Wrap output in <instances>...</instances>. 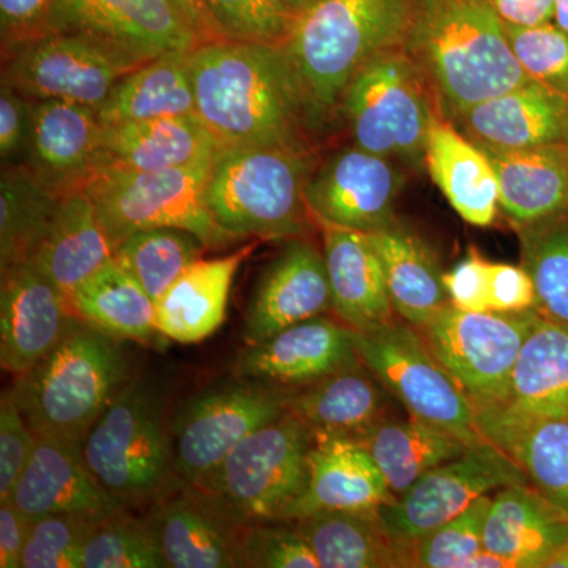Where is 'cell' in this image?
I'll use <instances>...</instances> for the list:
<instances>
[{
  "label": "cell",
  "instance_id": "cell-1",
  "mask_svg": "<svg viewBox=\"0 0 568 568\" xmlns=\"http://www.w3.org/2000/svg\"><path fill=\"white\" fill-rule=\"evenodd\" d=\"M196 114L222 148L313 149L282 47L211 40L186 54Z\"/></svg>",
  "mask_w": 568,
  "mask_h": 568
},
{
  "label": "cell",
  "instance_id": "cell-2",
  "mask_svg": "<svg viewBox=\"0 0 568 568\" xmlns=\"http://www.w3.org/2000/svg\"><path fill=\"white\" fill-rule=\"evenodd\" d=\"M403 50L424 74L440 118L450 122L530 81L491 0H410Z\"/></svg>",
  "mask_w": 568,
  "mask_h": 568
},
{
  "label": "cell",
  "instance_id": "cell-3",
  "mask_svg": "<svg viewBox=\"0 0 568 568\" xmlns=\"http://www.w3.org/2000/svg\"><path fill=\"white\" fill-rule=\"evenodd\" d=\"M410 0H323L295 20L282 44L312 136L339 118L347 85L365 63L405 47Z\"/></svg>",
  "mask_w": 568,
  "mask_h": 568
},
{
  "label": "cell",
  "instance_id": "cell-4",
  "mask_svg": "<svg viewBox=\"0 0 568 568\" xmlns=\"http://www.w3.org/2000/svg\"><path fill=\"white\" fill-rule=\"evenodd\" d=\"M122 343L77 320L47 357L17 376L10 392L37 436L81 448L132 381Z\"/></svg>",
  "mask_w": 568,
  "mask_h": 568
},
{
  "label": "cell",
  "instance_id": "cell-5",
  "mask_svg": "<svg viewBox=\"0 0 568 568\" xmlns=\"http://www.w3.org/2000/svg\"><path fill=\"white\" fill-rule=\"evenodd\" d=\"M316 164L313 149L220 148L205 186L209 211L239 241L305 237L313 222L305 189Z\"/></svg>",
  "mask_w": 568,
  "mask_h": 568
},
{
  "label": "cell",
  "instance_id": "cell-6",
  "mask_svg": "<svg viewBox=\"0 0 568 568\" xmlns=\"http://www.w3.org/2000/svg\"><path fill=\"white\" fill-rule=\"evenodd\" d=\"M81 455L97 484L129 510L151 507L182 480L162 402L142 381L115 396L82 440Z\"/></svg>",
  "mask_w": 568,
  "mask_h": 568
},
{
  "label": "cell",
  "instance_id": "cell-7",
  "mask_svg": "<svg viewBox=\"0 0 568 568\" xmlns=\"http://www.w3.org/2000/svg\"><path fill=\"white\" fill-rule=\"evenodd\" d=\"M436 115L424 74L403 48L365 63L339 104V118L355 145L413 170L425 166L426 140Z\"/></svg>",
  "mask_w": 568,
  "mask_h": 568
},
{
  "label": "cell",
  "instance_id": "cell-8",
  "mask_svg": "<svg viewBox=\"0 0 568 568\" xmlns=\"http://www.w3.org/2000/svg\"><path fill=\"white\" fill-rule=\"evenodd\" d=\"M313 440L308 426L286 410L242 440L196 487L242 525L286 521L308 484Z\"/></svg>",
  "mask_w": 568,
  "mask_h": 568
},
{
  "label": "cell",
  "instance_id": "cell-9",
  "mask_svg": "<svg viewBox=\"0 0 568 568\" xmlns=\"http://www.w3.org/2000/svg\"><path fill=\"white\" fill-rule=\"evenodd\" d=\"M212 163L153 173L103 168L84 192L114 248L138 231L178 227L196 235L209 250H220L241 241L209 211L205 186Z\"/></svg>",
  "mask_w": 568,
  "mask_h": 568
},
{
  "label": "cell",
  "instance_id": "cell-10",
  "mask_svg": "<svg viewBox=\"0 0 568 568\" xmlns=\"http://www.w3.org/2000/svg\"><path fill=\"white\" fill-rule=\"evenodd\" d=\"M353 336L362 364L409 416L469 446L485 440L476 407L437 362L418 328L394 323L372 332L353 331Z\"/></svg>",
  "mask_w": 568,
  "mask_h": 568
},
{
  "label": "cell",
  "instance_id": "cell-11",
  "mask_svg": "<svg viewBox=\"0 0 568 568\" xmlns=\"http://www.w3.org/2000/svg\"><path fill=\"white\" fill-rule=\"evenodd\" d=\"M540 316L537 310L480 313L448 304L418 331L473 405H491L506 402L519 351Z\"/></svg>",
  "mask_w": 568,
  "mask_h": 568
},
{
  "label": "cell",
  "instance_id": "cell-12",
  "mask_svg": "<svg viewBox=\"0 0 568 568\" xmlns=\"http://www.w3.org/2000/svg\"><path fill=\"white\" fill-rule=\"evenodd\" d=\"M286 388L237 376L194 395L171 429L178 476L200 485L242 440L286 413Z\"/></svg>",
  "mask_w": 568,
  "mask_h": 568
},
{
  "label": "cell",
  "instance_id": "cell-13",
  "mask_svg": "<svg viewBox=\"0 0 568 568\" xmlns=\"http://www.w3.org/2000/svg\"><path fill=\"white\" fill-rule=\"evenodd\" d=\"M523 484L529 480L521 467L485 439L426 473L377 514L407 567L410 547L426 534L458 517L480 497Z\"/></svg>",
  "mask_w": 568,
  "mask_h": 568
},
{
  "label": "cell",
  "instance_id": "cell-14",
  "mask_svg": "<svg viewBox=\"0 0 568 568\" xmlns=\"http://www.w3.org/2000/svg\"><path fill=\"white\" fill-rule=\"evenodd\" d=\"M141 63L102 41L48 32L2 55V82L32 102L63 100L99 110L115 82Z\"/></svg>",
  "mask_w": 568,
  "mask_h": 568
},
{
  "label": "cell",
  "instance_id": "cell-15",
  "mask_svg": "<svg viewBox=\"0 0 568 568\" xmlns=\"http://www.w3.org/2000/svg\"><path fill=\"white\" fill-rule=\"evenodd\" d=\"M405 182L398 163L347 145L316 164L306 183V205L321 227L377 233L396 224V201Z\"/></svg>",
  "mask_w": 568,
  "mask_h": 568
},
{
  "label": "cell",
  "instance_id": "cell-16",
  "mask_svg": "<svg viewBox=\"0 0 568 568\" xmlns=\"http://www.w3.org/2000/svg\"><path fill=\"white\" fill-rule=\"evenodd\" d=\"M50 28L102 41L138 62L201 43L171 0H52Z\"/></svg>",
  "mask_w": 568,
  "mask_h": 568
},
{
  "label": "cell",
  "instance_id": "cell-17",
  "mask_svg": "<svg viewBox=\"0 0 568 568\" xmlns=\"http://www.w3.org/2000/svg\"><path fill=\"white\" fill-rule=\"evenodd\" d=\"M166 568H242L246 526L203 489L181 480L145 515Z\"/></svg>",
  "mask_w": 568,
  "mask_h": 568
},
{
  "label": "cell",
  "instance_id": "cell-18",
  "mask_svg": "<svg viewBox=\"0 0 568 568\" xmlns=\"http://www.w3.org/2000/svg\"><path fill=\"white\" fill-rule=\"evenodd\" d=\"M22 166L58 197L84 190L103 168V123L95 108L63 100L32 102Z\"/></svg>",
  "mask_w": 568,
  "mask_h": 568
},
{
  "label": "cell",
  "instance_id": "cell-19",
  "mask_svg": "<svg viewBox=\"0 0 568 568\" xmlns=\"http://www.w3.org/2000/svg\"><path fill=\"white\" fill-rule=\"evenodd\" d=\"M328 310L332 294L324 253L306 237L284 241L283 248L265 265L246 306L245 345H257Z\"/></svg>",
  "mask_w": 568,
  "mask_h": 568
},
{
  "label": "cell",
  "instance_id": "cell-20",
  "mask_svg": "<svg viewBox=\"0 0 568 568\" xmlns=\"http://www.w3.org/2000/svg\"><path fill=\"white\" fill-rule=\"evenodd\" d=\"M0 272V365L20 376L61 343L78 317L69 297L32 264Z\"/></svg>",
  "mask_w": 568,
  "mask_h": 568
},
{
  "label": "cell",
  "instance_id": "cell-21",
  "mask_svg": "<svg viewBox=\"0 0 568 568\" xmlns=\"http://www.w3.org/2000/svg\"><path fill=\"white\" fill-rule=\"evenodd\" d=\"M361 364L353 331L323 315L245 346L235 361L234 373L271 386L297 388Z\"/></svg>",
  "mask_w": 568,
  "mask_h": 568
},
{
  "label": "cell",
  "instance_id": "cell-22",
  "mask_svg": "<svg viewBox=\"0 0 568 568\" xmlns=\"http://www.w3.org/2000/svg\"><path fill=\"white\" fill-rule=\"evenodd\" d=\"M476 144L495 149H529L568 142V97L540 82L474 104L452 122Z\"/></svg>",
  "mask_w": 568,
  "mask_h": 568
},
{
  "label": "cell",
  "instance_id": "cell-23",
  "mask_svg": "<svg viewBox=\"0 0 568 568\" xmlns=\"http://www.w3.org/2000/svg\"><path fill=\"white\" fill-rule=\"evenodd\" d=\"M9 500L29 519L44 515L103 518L125 508L97 484L80 447L40 436Z\"/></svg>",
  "mask_w": 568,
  "mask_h": 568
},
{
  "label": "cell",
  "instance_id": "cell-24",
  "mask_svg": "<svg viewBox=\"0 0 568 568\" xmlns=\"http://www.w3.org/2000/svg\"><path fill=\"white\" fill-rule=\"evenodd\" d=\"M474 407L481 436L514 459L529 484L568 514V416H526L504 403Z\"/></svg>",
  "mask_w": 568,
  "mask_h": 568
},
{
  "label": "cell",
  "instance_id": "cell-25",
  "mask_svg": "<svg viewBox=\"0 0 568 568\" xmlns=\"http://www.w3.org/2000/svg\"><path fill=\"white\" fill-rule=\"evenodd\" d=\"M321 230L332 310L338 320L354 332L396 323L383 264L368 234L334 226Z\"/></svg>",
  "mask_w": 568,
  "mask_h": 568
},
{
  "label": "cell",
  "instance_id": "cell-26",
  "mask_svg": "<svg viewBox=\"0 0 568 568\" xmlns=\"http://www.w3.org/2000/svg\"><path fill=\"white\" fill-rule=\"evenodd\" d=\"M392 499L383 474L361 443L349 437H315L308 484L286 521L320 510H379Z\"/></svg>",
  "mask_w": 568,
  "mask_h": 568
},
{
  "label": "cell",
  "instance_id": "cell-27",
  "mask_svg": "<svg viewBox=\"0 0 568 568\" xmlns=\"http://www.w3.org/2000/svg\"><path fill=\"white\" fill-rule=\"evenodd\" d=\"M568 541V514L530 484L499 489L485 519L484 548L511 568H547Z\"/></svg>",
  "mask_w": 568,
  "mask_h": 568
},
{
  "label": "cell",
  "instance_id": "cell-28",
  "mask_svg": "<svg viewBox=\"0 0 568 568\" xmlns=\"http://www.w3.org/2000/svg\"><path fill=\"white\" fill-rule=\"evenodd\" d=\"M256 241L213 260L201 257L155 302L156 331L163 338L194 345L215 334L226 320L227 302L241 265Z\"/></svg>",
  "mask_w": 568,
  "mask_h": 568
},
{
  "label": "cell",
  "instance_id": "cell-29",
  "mask_svg": "<svg viewBox=\"0 0 568 568\" xmlns=\"http://www.w3.org/2000/svg\"><path fill=\"white\" fill-rule=\"evenodd\" d=\"M220 148L196 112L103 126V168L179 170L212 163Z\"/></svg>",
  "mask_w": 568,
  "mask_h": 568
},
{
  "label": "cell",
  "instance_id": "cell-30",
  "mask_svg": "<svg viewBox=\"0 0 568 568\" xmlns=\"http://www.w3.org/2000/svg\"><path fill=\"white\" fill-rule=\"evenodd\" d=\"M477 145L493 164L499 209L515 230L568 211V142L529 149Z\"/></svg>",
  "mask_w": 568,
  "mask_h": 568
},
{
  "label": "cell",
  "instance_id": "cell-31",
  "mask_svg": "<svg viewBox=\"0 0 568 568\" xmlns=\"http://www.w3.org/2000/svg\"><path fill=\"white\" fill-rule=\"evenodd\" d=\"M425 168L465 222L480 227L495 223L499 185L487 153L440 115L426 140Z\"/></svg>",
  "mask_w": 568,
  "mask_h": 568
},
{
  "label": "cell",
  "instance_id": "cell-32",
  "mask_svg": "<svg viewBox=\"0 0 568 568\" xmlns=\"http://www.w3.org/2000/svg\"><path fill=\"white\" fill-rule=\"evenodd\" d=\"M388 396L386 388L361 364L287 390L286 410L301 418L315 437L358 440L376 422L388 416Z\"/></svg>",
  "mask_w": 568,
  "mask_h": 568
},
{
  "label": "cell",
  "instance_id": "cell-33",
  "mask_svg": "<svg viewBox=\"0 0 568 568\" xmlns=\"http://www.w3.org/2000/svg\"><path fill=\"white\" fill-rule=\"evenodd\" d=\"M111 260H114V245L91 197L80 190L59 200L50 230L29 264L70 297Z\"/></svg>",
  "mask_w": 568,
  "mask_h": 568
},
{
  "label": "cell",
  "instance_id": "cell-34",
  "mask_svg": "<svg viewBox=\"0 0 568 568\" xmlns=\"http://www.w3.org/2000/svg\"><path fill=\"white\" fill-rule=\"evenodd\" d=\"M368 237L383 264L396 315L413 327L424 328L450 304L435 254L398 224Z\"/></svg>",
  "mask_w": 568,
  "mask_h": 568
},
{
  "label": "cell",
  "instance_id": "cell-35",
  "mask_svg": "<svg viewBox=\"0 0 568 568\" xmlns=\"http://www.w3.org/2000/svg\"><path fill=\"white\" fill-rule=\"evenodd\" d=\"M357 443L376 463L394 497L402 496L426 473L470 447L450 433L413 416L381 418Z\"/></svg>",
  "mask_w": 568,
  "mask_h": 568
},
{
  "label": "cell",
  "instance_id": "cell-36",
  "mask_svg": "<svg viewBox=\"0 0 568 568\" xmlns=\"http://www.w3.org/2000/svg\"><path fill=\"white\" fill-rule=\"evenodd\" d=\"M189 52H170L141 63L115 82L97 114L103 126L194 114Z\"/></svg>",
  "mask_w": 568,
  "mask_h": 568
},
{
  "label": "cell",
  "instance_id": "cell-37",
  "mask_svg": "<svg viewBox=\"0 0 568 568\" xmlns=\"http://www.w3.org/2000/svg\"><path fill=\"white\" fill-rule=\"evenodd\" d=\"M504 405L526 416H568V323L540 316L519 351Z\"/></svg>",
  "mask_w": 568,
  "mask_h": 568
},
{
  "label": "cell",
  "instance_id": "cell-38",
  "mask_svg": "<svg viewBox=\"0 0 568 568\" xmlns=\"http://www.w3.org/2000/svg\"><path fill=\"white\" fill-rule=\"evenodd\" d=\"M293 523L321 568L406 567L377 510H320Z\"/></svg>",
  "mask_w": 568,
  "mask_h": 568
},
{
  "label": "cell",
  "instance_id": "cell-39",
  "mask_svg": "<svg viewBox=\"0 0 568 568\" xmlns=\"http://www.w3.org/2000/svg\"><path fill=\"white\" fill-rule=\"evenodd\" d=\"M73 315L97 331L140 345L163 338L155 325V302L111 260L71 293Z\"/></svg>",
  "mask_w": 568,
  "mask_h": 568
},
{
  "label": "cell",
  "instance_id": "cell-40",
  "mask_svg": "<svg viewBox=\"0 0 568 568\" xmlns=\"http://www.w3.org/2000/svg\"><path fill=\"white\" fill-rule=\"evenodd\" d=\"M59 200L22 164L0 174V271L31 261L50 230Z\"/></svg>",
  "mask_w": 568,
  "mask_h": 568
},
{
  "label": "cell",
  "instance_id": "cell-41",
  "mask_svg": "<svg viewBox=\"0 0 568 568\" xmlns=\"http://www.w3.org/2000/svg\"><path fill=\"white\" fill-rule=\"evenodd\" d=\"M205 250L189 231L153 227L123 239L114 248V260L156 302Z\"/></svg>",
  "mask_w": 568,
  "mask_h": 568
},
{
  "label": "cell",
  "instance_id": "cell-42",
  "mask_svg": "<svg viewBox=\"0 0 568 568\" xmlns=\"http://www.w3.org/2000/svg\"><path fill=\"white\" fill-rule=\"evenodd\" d=\"M521 265L536 290V310L568 323V211L518 227Z\"/></svg>",
  "mask_w": 568,
  "mask_h": 568
},
{
  "label": "cell",
  "instance_id": "cell-43",
  "mask_svg": "<svg viewBox=\"0 0 568 568\" xmlns=\"http://www.w3.org/2000/svg\"><path fill=\"white\" fill-rule=\"evenodd\" d=\"M81 568H166L148 518L129 508L100 518L85 538Z\"/></svg>",
  "mask_w": 568,
  "mask_h": 568
},
{
  "label": "cell",
  "instance_id": "cell-44",
  "mask_svg": "<svg viewBox=\"0 0 568 568\" xmlns=\"http://www.w3.org/2000/svg\"><path fill=\"white\" fill-rule=\"evenodd\" d=\"M201 7L211 40L282 47L297 20L284 0H201Z\"/></svg>",
  "mask_w": 568,
  "mask_h": 568
},
{
  "label": "cell",
  "instance_id": "cell-45",
  "mask_svg": "<svg viewBox=\"0 0 568 568\" xmlns=\"http://www.w3.org/2000/svg\"><path fill=\"white\" fill-rule=\"evenodd\" d=\"M491 496L477 499L458 517L433 529L409 549L407 567L465 568L467 560L484 549L485 519Z\"/></svg>",
  "mask_w": 568,
  "mask_h": 568
},
{
  "label": "cell",
  "instance_id": "cell-46",
  "mask_svg": "<svg viewBox=\"0 0 568 568\" xmlns=\"http://www.w3.org/2000/svg\"><path fill=\"white\" fill-rule=\"evenodd\" d=\"M504 28L515 59L530 80L568 97V32L556 21L530 28L504 22Z\"/></svg>",
  "mask_w": 568,
  "mask_h": 568
},
{
  "label": "cell",
  "instance_id": "cell-47",
  "mask_svg": "<svg viewBox=\"0 0 568 568\" xmlns=\"http://www.w3.org/2000/svg\"><path fill=\"white\" fill-rule=\"evenodd\" d=\"M99 519L80 515L31 519L21 568H81L82 545Z\"/></svg>",
  "mask_w": 568,
  "mask_h": 568
},
{
  "label": "cell",
  "instance_id": "cell-48",
  "mask_svg": "<svg viewBox=\"0 0 568 568\" xmlns=\"http://www.w3.org/2000/svg\"><path fill=\"white\" fill-rule=\"evenodd\" d=\"M242 562L246 568H321L293 521H263L246 526Z\"/></svg>",
  "mask_w": 568,
  "mask_h": 568
},
{
  "label": "cell",
  "instance_id": "cell-49",
  "mask_svg": "<svg viewBox=\"0 0 568 568\" xmlns=\"http://www.w3.org/2000/svg\"><path fill=\"white\" fill-rule=\"evenodd\" d=\"M37 437L10 388H7L0 399V503H6L13 495L32 457Z\"/></svg>",
  "mask_w": 568,
  "mask_h": 568
},
{
  "label": "cell",
  "instance_id": "cell-50",
  "mask_svg": "<svg viewBox=\"0 0 568 568\" xmlns=\"http://www.w3.org/2000/svg\"><path fill=\"white\" fill-rule=\"evenodd\" d=\"M52 0H0L2 55L51 32Z\"/></svg>",
  "mask_w": 568,
  "mask_h": 568
},
{
  "label": "cell",
  "instance_id": "cell-51",
  "mask_svg": "<svg viewBox=\"0 0 568 568\" xmlns=\"http://www.w3.org/2000/svg\"><path fill=\"white\" fill-rule=\"evenodd\" d=\"M32 100L0 82V159L3 164H22L31 133Z\"/></svg>",
  "mask_w": 568,
  "mask_h": 568
},
{
  "label": "cell",
  "instance_id": "cell-52",
  "mask_svg": "<svg viewBox=\"0 0 568 568\" xmlns=\"http://www.w3.org/2000/svg\"><path fill=\"white\" fill-rule=\"evenodd\" d=\"M489 261L470 250L462 263L444 272V284L450 304L467 312H488Z\"/></svg>",
  "mask_w": 568,
  "mask_h": 568
},
{
  "label": "cell",
  "instance_id": "cell-53",
  "mask_svg": "<svg viewBox=\"0 0 568 568\" xmlns=\"http://www.w3.org/2000/svg\"><path fill=\"white\" fill-rule=\"evenodd\" d=\"M29 523L11 500L0 503V568H21Z\"/></svg>",
  "mask_w": 568,
  "mask_h": 568
},
{
  "label": "cell",
  "instance_id": "cell-54",
  "mask_svg": "<svg viewBox=\"0 0 568 568\" xmlns=\"http://www.w3.org/2000/svg\"><path fill=\"white\" fill-rule=\"evenodd\" d=\"M491 3L507 24L530 28L556 21V0H491Z\"/></svg>",
  "mask_w": 568,
  "mask_h": 568
},
{
  "label": "cell",
  "instance_id": "cell-55",
  "mask_svg": "<svg viewBox=\"0 0 568 568\" xmlns=\"http://www.w3.org/2000/svg\"><path fill=\"white\" fill-rule=\"evenodd\" d=\"M178 10L181 11L182 17L185 18L186 22L192 26L196 36L200 37L201 43L209 41L207 26H205L203 7H201V0H171Z\"/></svg>",
  "mask_w": 568,
  "mask_h": 568
},
{
  "label": "cell",
  "instance_id": "cell-56",
  "mask_svg": "<svg viewBox=\"0 0 568 568\" xmlns=\"http://www.w3.org/2000/svg\"><path fill=\"white\" fill-rule=\"evenodd\" d=\"M465 568H511V566L503 556L484 548L467 560Z\"/></svg>",
  "mask_w": 568,
  "mask_h": 568
},
{
  "label": "cell",
  "instance_id": "cell-57",
  "mask_svg": "<svg viewBox=\"0 0 568 568\" xmlns=\"http://www.w3.org/2000/svg\"><path fill=\"white\" fill-rule=\"evenodd\" d=\"M323 2V0H284L290 10L293 11L295 17H301L305 11L313 9V7L317 6V3Z\"/></svg>",
  "mask_w": 568,
  "mask_h": 568
},
{
  "label": "cell",
  "instance_id": "cell-58",
  "mask_svg": "<svg viewBox=\"0 0 568 568\" xmlns=\"http://www.w3.org/2000/svg\"><path fill=\"white\" fill-rule=\"evenodd\" d=\"M556 22L568 32V0H556Z\"/></svg>",
  "mask_w": 568,
  "mask_h": 568
},
{
  "label": "cell",
  "instance_id": "cell-59",
  "mask_svg": "<svg viewBox=\"0 0 568 568\" xmlns=\"http://www.w3.org/2000/svg\"><path fill=\"white\" fill-rule=\"evenodd\" d=\"M547 568H568V541L559 549L558 555L549 560Z\"/></svg>",
  "mask_w": 568,
  "mask_h": 568
}]
</instances>
